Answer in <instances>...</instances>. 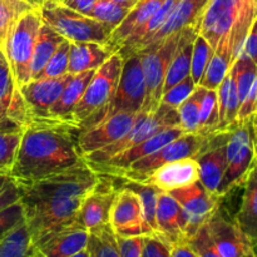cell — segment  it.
Listing matches in <instances>:
<instances>
[{"label":"cell","mask_w":257,"mask_h":257,"mask_svg":"<svg viewBox=\"0 0 257 257\" xmlns=\"http://www.w3.org/2000/svg\"><path fill=\"white\" fill-rule=\"evenodd\" d=\"M59 2H62V0H59Z\"/></svg>","instance_id":"59"},{"label":"cell","mask_w":257,"mask_h":257,"mask_svg":"<svg viewBox=\"0 0 257 257\" xmlns=\"http://www.w3.org/2000/svg\"><path fill=\"white\" fill-rule=\"evenodd\" d=\"M243 196L235 222L251 246L257 245V160L243 181Z\"/></svg>","instance_id":"24"},{"label":"cell","mask_w":257,"mask_h":257,"mask_svg":"<svg viewBox=\"0 0 257 257\" xmlns=\"http://www.w3.org/2000/svg\"><path fill=\"white\" fill-rule=\"evenodd\" d=\"M64 38L55 32L52 27L45 24L43 22L40 27L39 33H38L37 42H35L34 50H33L32 63H30V77L32 79H35L37 75L39 74L50 59L57 48L62 44ZM30 79V80H32Z\"/></svg>","instance_id":"30"},{"label":"cell","mask_w":257,"mask_h":257,"mask_svg":"<svg viewBox=\"0 0 257 257\" xmlns=\"http://www.w3.org/2000/svg\"><path fill=\"white\" fill-rule=\"evenodd\" d=\"M186 243L198 257H222L216 248L206 225H203L195 235L187 238Z\"/></svg>","instance_id":"45"},{"label":"cell","mask_w":257,"mask_h":257,"mask_svg":"<svg viewBox=\"0 0 257 257\" xmlns=\"http://www.w3.org/2000/svg\"><path fill=\"white\" fill-rule=\"evenodd\" d=\"M73 74L52 79H32L19 88L28 113V122L32 119L48 118V112L62 94L63 89L72 79Z\"/></svg>","instance_id":"19"},{"label":"cell","mask_w":257,"mask_h":257,"mask_svg":"<svg viewBox=\"0 0 257 257\" xmlns=\"http://www.w3.org/2000/svg\"><path fill=\"white\" fill-rule=\"evenodd\" d=\"M23 128L5 122L0 123V176H9L14 163Z\"/></svg>","instance_id":"31"},{"label":"cell","mask_w":257,"mask_h":257,"mask_svg":"<svg viewBox=\"0 0 257 257\" xmlns=\"http://www.w3.org/2000/svg\"><path fill=\"white\" fill-rule=\"evenodd\" d=\"M215 49L211 47L210 43L202 37L197 34V37L193 40V49H192V60H191V78L196 85H198L211 58H212Z\"/></svg>","instance_id":"40"},{"label":"cell","mask_w":257,"mask_h":257,"mask_svg":"<svg viewBox=\"0 0 257 257\" xmlns=\"http://www.w3.org/2000/svg\"><path fill=\"white\" fill-rule=\"evenodd\" d=\"M183 130L181 127H170L166 130L160 131L156 135L151 136L150 138H146L142 142L137 143L133 147L128 148V150L123 151V152L118 153V155L113 156L109 160L104 161L102 163H97V165H88L97 175L99 176H108V177H115L127 170L132 163L136 161L141 160V158L146 157V156L151 155V153L156 152L163 147L167 143L172 142L173 140L178 138L180 136L183 135Z\"/></svg>","instance_id":"13"},{"label":"cell","mask_w":257,"mask_h":257,"mask_svg":"<svg viewBox=\"0 0 257 257\" xmlns=\"http://www.w3.org/2000/svg\"><path fill=\"white\" fill-rule=\"evenodd\" d=\"M97 2L98 0H62V4L70 8V9L75 10V12L80 13V14H84L89 17L93 8L97 4Z\"/></svg>","instance_id":"50"},{"label":"cell","mask_w":257,"mask_h":257,"mask_svg":"<svg viewBox=\"0 0 257 257\" xmlns=\"http://www.w3.org/2000/svg\"><path fill=\"white\" fill-rule=\"evenodd\" d=\"M117 187L108 180L107 176H100L97 186L83 200L73 225L88 232L109 225L110 208Z\"/></svg>","instance_id":"14"},{"label":"cell","mask_w":257,"mask_h":257,"mask_svg":"<svg viewBox=\"0 0 257 257\" xmlns=\"http://www.w3.org/2000/svg\"><path fill=\"white\" fill-rule=\"evenodd\" d=\"M171 257H198V256L193 252L192 248H191L187 243L181 242L173 246Z\"/></svg>","instance_id":"52"},{"label":"cell","mask_w":257,"mask_h":257,"mask_svg":"<svg viewBox=\"0 0 257 257\" xmlns=\"http://www.w3.org/2000/svg\"><path fill=\"white\" fill-rule=\"evenodd\" d=\"M247 257H256V256H255V255H253V252H252V253H251V255H248Z\"/></svg>","instance_id":"58"},{"label":"cell","mask_w":257,"mask_h":257,"mask_svg":"<svg viewBox=\"0 0 257 257\" xmlns=\"http://www.w3.org/2000/svg\"><path fill=\"white\" fill-rule=\"evenodd\" d=\"M257 17V0H240V14L232 28L233 37V60L242 52L246 35Z\"/></svg>","instance_id":"33"},{"label":"cell","mask_w":257,"mask_h":257,"mask_svg":"<svg viewBox=\"0 0 257 257\" xmlns=\"http://www.w3.org/2000/svg\"><path fill=\"white\" fill-rule=\"evenodd\" d=\"M109 225L115 235L124 237L153 235L152 230L145 222L140 196L123 185L117 188L110 208Z\"/></svg>","instance_id":"12"},{"label":"cell","mask_w":257,"mask_h":257,"mask_svg":"<svg viewBox=\"0 0 257 257\" xmlns=\"http://www.w3.org/2000/svg\"><path fill=\"white\" fill-rule=\"evenodd\" d=\"M15 89L17 88L13 80L12 70L2 47L0 48V123L5 122L8 108L12 102Z\"/></svg>","instance_id":"42"},{"label":"cell","mask_w":257,"mask_h":257,"mask_svg":"<svg viewBox=\"0 0 257 257\" xmlns=\"http://www.w3.org/2000/svg\"><path fill=\"white\" fill-rule=\"evenodd\" d=\"M123 186L135 191L141 198L143 208V217L148 227L152 230L153 233L157 235V223H156V208H157V198L160 193V188L155 187L148 183H136L124 181Z\"/></svg>","instance_id":"36"},{"label":"cell","mask_w":257,"mask_h":257,"mask_svg":"<svg viewBox=\"0 0 257 257\" xmlns=\"http://www.w3.org/2000/svg\"><path fill=\"white\" fill-rule=\"evenodd\" d=\"M87 251L88 257H120L115 233L110 225L90 231Z\"/></svg>","instance_id":"32"},{"label":"cell","mask_w":257,"mask_h":257,"mask_svg":"<svg viewBox=\"0 0 257 257\" xmlns=\"http://www.w3.org/2000/svg\"><path fill=\"white\" fill-rule=\"evenodd\" d=\"M122 67V55L115 52L95 70L84 94L73 110L72 122L79 131L93 127L103 119L105 109L117 90Z\"/></svg>","instance_id":"3"},{"label":"cell","mask_w":257,"mask_h":257,"mask_svg":"<svg viewBox=\"0 0 257 257\" xmlns=\"http://www.w3.org/2000/svg\"><path fill=\"white\" fill-rule=\"evenodd\" d=\"M197 34L198 33L195 27L186 28L181 32L180 40H178V44L176 47L175 54L171 59L167 73H166L165 83H163V93L190 75L193 40L197 37Z\"/></svg>","instance_id":"28"},{"label":"cell","mask_w":257,"mask_h":257,"mask_svg":"<svg viewBox=\"0 0 257 257\" xmlns=\"http://www.w3.org/2000/svg\"><path fill=\"white\" fill-rule=\"evenodd\" d=\"M240 14V0H210L198 18L196 30L213 49L235 27Z\"/></svg>","instance_id":"16"},{"label":"cell","mask_w":257,"mask_h":257,"mask_svg":"<svg viewBox=\"0 0 257 257\" xmlns=\"http://www.w3.org/2000/svg\"><path fill=\"white\" fill-rule=\"evenodd\" d=\"M45 24L69 42L108 44L113 29L109 25L65 7L59 0H47L39 8Z\"/></svg>","instance_id":"5"},{"label":"cell","mask_w":257,"mask_h":257,"mask_svg":"<svg viewBox=\"0 0 257 257\" xmlns=\"http://www.w3.org/2000/svg\"><path fill=\"white\" fill-rule=\"evenodd\" d=\"M42 24L43 19L39 8H32L10 24L5 35L3 50L9 63L17 89L32 79L30 63Z\"/></svg>","instance_id":"4"},{"label":"cell","mask_w":257,"mask_h":257,"mask_svg":"<svg viewBox=\"0 0 257 257\" xmlns=\"http://www.w3.org/2000/svg\"><path fill=\"white\" fill-rule=\"evenodd\" d=\"M170 127H180L177 109L160 103L157 109L153 112H143L140 119L131 128L130 132L125 133L122 138L113 142L112 145H108L100 150L84 156V158L88 165L102 163L109 160L113 156L142 142L146 138H150L151 136L156 135L160 131Z\"/></svg>","instance_id":"6"},{"label":"cell","mask_w":257,"mask_h":257,"mask_svg":"<svg viewBox=\"0 0 257 257\" xmlns=\"http://www.w3.org/2000/svg\"><path fill=\"white\" fill-rule=\"evenodd\" d=\"M233 64V37L228 33L221 39L203 73L198 85L206 89H217Z\"/></svg>","instance_id":"29"},{"label":"cell","mask_w":257,"mask_h":257,"mask_svg":"<svg viewBox=\"0 0 257 257\" xmlns=\"http://www.w3.org/2000/svg\"><path fill=\"white\" fill-rule=\"evenodd\" d=\"M99 181L100 176L85 163L32 182H15L32 247L72 226L84 197Z\"/></svg>","instance_id":"1"},{"label":"cell","mask_w":257,"mask_h":257,"mask_svg":"<svg viewBox=\"0 0 257 257\" xmlns=\"http://www.w3.org/2000/svg\"><path fill=\"white\" fill-rule=\"evenodd\" d=\"M115 53L107 44L93 42H70L68 73L78 74L85 70L98 69Z\"/></svg>","instance_id":"27"},{"label":"cell","mask_w":257,"mask_h":257,"mask_svg":"<svg viewBox=\"0 0 257 257\" xmlns=\"http://www.w3.org/2000/svg\"><path fill=\"white\" fill-rule=\"evenodd\" d=\"M245 53L251 60L257 65V17L253 20L247 35H246L245 43H243L242 52Z\"/></svg>","instance_id":"48"},{"label":"cell","mask_w":257,"mask_h":257,"mask_svg":"<svg viewBox=\"0 0 257 257\" xmlns=\"http://www.w3.org/2000/svg\"><path fill=\"white\" fill-rule=\"evenodd\" d=\"M146 100V82L137 53L123 58V67L114 97L104 113L105 118L118 113H140ZM102 119V120H103Z\"/></svg>","instance_id":"10"},{"label":"cell","mask_w":257,"mask_h":257,"mask_svg":"<svg viewBox=\"0 0 257 257\" xmlns=\"http://www.w3.org/2000/svg\"><path fill=\"white\" fill-rule=\"evenodd\" d=\"M117 2H122V3H131V4H136L137 0H117Z\"/></svg>","instance_id":"56"},{"label":"cell","mask_w":257,"mask_h":257,"mask_svg":"<svg viewBox=\"0 0 257 257\" xmlns=\"http://www.w3.org/2000/svg\"><path fill=\"white\" fill-rule=\"evenodd\" d=\"M79 128L52 118L32 119L23 127L8 177L32 182L87 163L78 147Z\"/></svg>","instance_id":"2"},{"label":"cell","mask_w":257,"mask_h":257,"mask_svg":"<svg viewBox=\"0 0 257 257\" xmlns=\"http://www.w3.org/2000/svg\"><path fill=\"white\" fill-rule=\"evenodd\" d=\"M173 246L160 235H146L141 257H171Z\"/></svg>","instance_id":"46"},{"label":"cell","mask_w":257,"mask_h":257,"mask_svg":"<svg viewBox=\"0 0 257 257\" xmlns=\"http://www.w3.org/2000/svg\"><path fill=\"white\" fill-rule=\"evenodd\" d=\"M118 243V250H119L120 257H141L143 248V241L145 236H124L115 235Z\"/></svg>","instance_id":"47"},{"label":"cell","mask_w":257,"mask_h":257,"mask_svg":"<svg viewBox=\"0 0 257 257\" xmlns=\"http://www.w3.org/2000/svg\"><path fill=\"white\" fill-rule=\"evenodd\" d=\"M165 0H137L132 9L128 12L124 19L122 20L118 27L113 29L109 37L108 47L114 52H118L123 43L125 42L131 34L140 29L146 24L158 10V8L163 4Z\"/></svg>","instance_id":"26"},{"label":"cell","mask_w":257,"mask_h":257,"mask_svg":"<svg viewBox=\"0 0 257 257\" xmlns=\"http://www.w3.org/2000/svg\"><path fill=\"white\" fill-rule=\"evenodd\" d=\"M196 87H197L196 83L193 82L191 75H188L185 79L178 82L177 84L171 87L168 90H166L162 94V98H161V103L177 109V108L180 107L191 94H192L193 90L196 89Z\"/></svg>","instance_id":"43"},{"label":"cell","mask_w":257,"mask_h":257,"mask_svg":"<svg viewBox=\"0 0 257 257\" xmlns=\"http://www.w3.org/2000/svg\"><path fill=\"white\" fill-rule=\"evenodd\" d=\"M252 252H253V255H255V256L257 257V245H256V246H253V248H252Z\"/></svg>","instance_id":"57"},{"label":"cell","mask_w":257,"mask_h":257,"mask_svg":"<svg viewBox=\"0 0 257 257\" xmlns=\"http://www.w3.org/2000/svg\"><path fill=\"white\" fill-rule=\"evenodd\" d=\"M180 35L181 32L176 33L158 44L151 45L137 53L140 55L146 82V100L143 105L145 112H153L160 105L166 73L175 54Z\"/></svg>","instance_id":"8"},{"label":"cell","mask_w":257,"mask_h":257,"mask_svg":"<svg viewBox=\"0 0 257 257\" xmlns=\"http://www.w3.org/2000/svg\"><path fill=\"white\" fill-rule=\"evenodd\" d=\"M8 176H0V188L3 187V185L5 183V181H7Z\"/></svg>","instance_id":"55"},{"label":"cell","mask_w":257,"mask_h":257,"mask_svg":"<svg viewBox=\"0 0 257 257\" xmlns=\"http://www.w3.org/2000/svg\"><path fill=\"white\" fill-rule=\"evenodd\" d=\"M206 227L222 257H247L252 253L251 243L221 205L208 218Z\"/></svg>","instance_id":"18"},{"label":"cell","mask_w":257,"mask_h":257,"mask_svg":"<svg viewBox=\"0 0 257 257\" xmlns=\"http://www.w3.org/2000/svg\"><path fill=\"white\" fill-rule=\"evenodd\" d=\"M135 4L122 3L117 0H98L89 17L109 25L112 29L122 23Z\"/></svg>","instance_id":"38"},{"label":"cell","mask_w":257,"mask_h":257,"mask_svg":"<svg viewBox=\"0 0 257 257\" xmlns=\"http://www.w3.org/2000/svg\"><path fill=\"white\" fill-rule=\"evenodd\" d=\"M95 70L97 69L85 70V72L78 73V74H73L72 79L68 82V84L63 89L62 94L59 95L57 102L52 105V108L48 112V118L73 124V110L84 94Z\"/></svg>","instance_id":"25"},{"label":"cell","mask_w":257,"mask_h":257,"mask_svg":"<svg viewBox=\"0 0 257 257\" xmlns=\"http://www.w3.org/2000/svg\"><path fill=\"white\" fill-rule=\"evenodd\" d=\"M205 88L197 85L192 94L177 108L180 127L185 133H198L200 130V104Z\"/></svg>","instance_id":"37"},{"label":"cell","mask_w":257,"mask_h":257,"mask_svg":"<svg viewBox=\"0 0 257 257\" xmlns=\"http://www.w3.org/2000/svg\"><path fill=\"white\" fill-rule=\"evenodd\" d=\"M69 257H88V251H87V248H85V250H83V251H80V252L75 253V255L69 256Z\"/></svg>","instance_id":"54"},{"label":"cell","mask_w":257,"mask_h":257,"mask_svg":"<svg viewBox=\"0 0 257 257\" xmlns=\"http://www.w3.org/2000/svg\"><path fill=\"white\" fill-rule=\"evenodd\" d=\"M89 232L72 225L33 246V257H69L87 248Z\"/></svg>","instance_id":"22"},{"label":"cell","mask_w":257,"mask_h":257,"mask_svg":"<svg viewBox=\"0 0 257 257\" xmlns=\"http://www.w3.org/2000/svg\"><path fill=\"white\" fill-rule=\"evenodd\" d=\"M5 5L8 7V9L14 14L15 18H18L19 15H22L23 13H25L27 10L32 9V7L24 3L23 0H2Z\"/></svg>","instance_id":"51"},{"label":"cell","mask_w":257,"mask_h":257,"mask_svg":"<svg viewBox=\"0 0 257 257\" xmlns=\"http://www.w3.org/2000/svg\"><path fill=\"white\" fill-rule=\"evenodd\" d=\"M24 222V208L20 200L0 211V241Z\"/></svg>","instance_id":"44"},{"label":"cell","mask_w":257,"mask_h":257,"mask_svg":"<svg viewBox=\"0 0 257 257\" xmlns=\"http://www.w3.org/2000/svg\"><path fill=\"white\" fill-rule=\"evenodd\" d=\"M17 18L14 17L12 12L8 9L7 5L0 0V48L3 47L4 43L5 35H7L8 29H9L10 24H12Z\"/></svg>","instance_id":"49"},{"label":"cell","mask_w":257,"mask_h":257,"mask_svg":"<svg viewBox=\"0 0 257 257\" xmlns=\"http://www.w3.org/2000/svg\"><path fill=\"white\" fill-rule=\"evenodd\" d=\"M210 0H177L165 24L153 35L145 48L161 43L170 35L197 25L198 18ZM143 48V49H145ZM142 49V50H143ZM141 52V50H140Z\"/></svg>","instance_id":"23"},{"label":"cell","mask_w":257,"mask_h":257,"mask_svg":"<svg viewBox=\"0 0 257 257\" xmlns=\"http://www.w3.org/2000/svg\"><path fill=\"white\" fill-rule=\"evenodd\" d=\"M143 112L145 110L140 113H118L100 120L93 127L79 131L78 147L83 157L122 138L130 132Z\"/></svg>","instance_id":"15"},{"label":"cell","mask_w":257,"mask_h":257,"mask_svg":"<svg viewBox=\"0 0 257 257\" xmlns=\"http://www.w3.org/2000/svg\"><path fill=\"white\" fill-rule=\"evenodd\" d=\"M218 125V99L217 89L203 90L200 104V130L201 135L216 132Z\"/></svg>","instance_id":"39"},{"label":"cell","mask_w":257,"mask_h":257,"mask_svg":"<svg viewBox=\"0 0 257 257\" xmlns=\"http://www.w3.org/2000/svg\"><path fill=\"white\" fill-rule=\"evenodd\" d=\"M197 181H200L197 160L195 157H187L165 163L136 183H148L161 191L170 192L176 188L192 185Z\"/></svg>","instance_id":"20"},{"label":"cell","mask_w":257,"mask_h":257,"mask_svg":"<svg viewBox=\"0 0 257 257\" xmlns=\"http://www.w3.org/2000/svg\"><path fill=\"white\" fill-rule=\"evenodd\" d=\"M23 2L27 3V4L32 8H40L47 0H23Z\"/></svg>","instance_id":"53"},{"label":"cell","mask_w":257,"mask_h":257,"mask_svg":"<svg viewBox=\"0 0 257 257\" xmlns=\"http://www.w3.org/2000/svg\"><path fill=\"white\" fill-rule=\"evenodd\" d=\"M69 48L70 42L64 39L62 44L57 48L54 54L50 57L42 72L37 75L35 79H52L59 78L68 74V65H69Z\"/></svg>","instance_id":"41"},{"label":"cell","mask_w":257,"mask_h":257,"mask_svg":"<svg viewBox=\"0 0 257 257\" xmlns=\"http://www.w3.org/2000/svg\"><path fill=\"white\" fill-rule=\"evenodd\" d=\"M230 70L235 78L238 98H240V103L242 104L257 79V65L245 53H241L235 59Z\"/></svg>","instance_id":"35"},{"label":"cell","mask_w":257,"mask_h":257,"mask_svg":"<svg viewBox=\"0 0 257 257\" xmlns=\"http://www.w3.org/2000/svg\"><path fill=\"white\" fill-rule=\"evenodd\" d=\"M168 193L180 203L185 212L187 218V238L206 225L208 218L220 207L222 200V197L206 190L200 181L185 187L176 188Z\"/></svg>","instance_id":"11"},{"label":"cell","mask_w":257,"mask_h":257,"mask_svg":"<svg viewBox=\"0 0 257 257\" xmlns=\"http://www.w3.org/2000/svg\"><path fill=\"white\" fill-rule=\"evenodd\" d=\"M207 140L208 135L183 133L182 136L165 145L156 152L136 161L127 170L113 178H122L123 181H130V182H140L145 176L165 163L181 158L196 157L203 150Z\"/></svg>","instance_id":"9"},{"label":"cell","mask_w":257,"mask_h":257,"mask_svg":"<svg viewBox=\"0 0 257 257\" xmlns=\"http://www.w3.org/2000/svg\"><path fill=\"white\" fill-rule=\"evenodd\" d=\"M0 257H33L32 240L25 222L0 241Z\"/></svg>","instance_id":"34"},{"label":"cell","mask_w":257,"mask_h":257,"mask_svg":"<svg viewBox=\"0 0 257 257\" xmlns=\"http://www.w3.org/2000/svg\"><path fill=\"white\" fill-rule=\"evenodd\" d=\"M231 131L210 133L203 150L195 157L200 167V182L215 195L227 167V141Z\"/></svg>","instance_id":"17"},{"label":"cell","mask_w":257,"mask_h":257,"mask_svg":"<svg viewBox=\"0 0 257 257\" xmlns=\"http://www.w3.org/2000/svg\"><path fill=\"white\" fill-rule=\"evenodd\" d=\"M255 130L252 118L237 124L230 132L227 141V167L217 188V195L225 197L242 185L255 162Z\"/></svg>","instance_id":"7"},{"label":"cell","mask_w":257,"mask_h":257,"mask_svg":"<svg viewBox=\"0 0 257 257\" xmlns=\"http://www.w3.org/2000/svg\"><path fill=\"white\" fill-rule=\"evenodd\" d=\"M157 235L175 246L187 240V218L180 203L168 192L160 191L156 208Z\"/></svg>","instance_id":"21"}]
</instances>
